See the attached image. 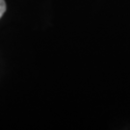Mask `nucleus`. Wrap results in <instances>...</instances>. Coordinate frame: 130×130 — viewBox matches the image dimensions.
<instances>
[{"label":"nucleus","instance_id":"1","mask_svg":"<svg viewBox=\"0 0 130 130\" xmlns=\"http://www.w3.org/2000/svg\"><path fill=\"white\" fill-rule=\"evenodd\" d=\"M5 11H6V3L4 0H0V19L4 14Z\"/></svg>","mask_w":130,"mask_h":130}]
</instances>
